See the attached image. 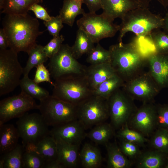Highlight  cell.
I'll return each instance as SVG.
<instances>
[{
  "instance_id": "1",
  "label": "cell",
  "mask_w": 168,
  "mask_h": 168,
  "mask_svg": "<svg viewBox=\"0 0 168 168\" xmlns=\"http://www.w3.org/2000/svg\"><path fill=\"white\" fill-rule=\"evenodd\" d=\"M2 25L7 38L8 47L17 53L23 51L28 54L37 44V37L44 32L39 30L37 19L28 13L6 14Z\"/></svg>"
},
{
  "instance_id": "2",
  "label": "cell",
  "mask_w": 168,
  "mask_h": 168,
  "mask_svg": "<svg viewBox=\"0 0 168 168\" xmlns=\"http://www.w3.org/2000/svg\"><path fill=\"white\" fill-rule=\"evenodd\" d=\"M110 63L116 73L125 82L142 72L147 65V57L137 43L122 42L109 48Z\"/></svg>"
},
{
  "instance_id": "3",
  "label": "cell",
  "mask_w": 168,
  "mask_h": 168,
  "mask_svg": "<svg viewBox=\"0 0 168 168\" xmlns=\"http://www.w3.org/2000/svg\"><path fill=\"white\" fill-rule=\"evenodd\" d=\"M119 25V42L125 34L131 32L139 37L148 36L153 30L162 29L164 18L153 13L147 8L139 7L127 12L121 19Z\"/></svg>"
},
{
  "instance_id": "4",
  "label": "cell",
  "mask_w": 168,
  "mask_h": 168,
  "mask_svg": "<svg viewBox=\"0 0 168 168\" xmlns=\"http://www.w3.org/2000/svg\"><path fill=\"white\" fill-rule=\"evenodd\" d=\"M48 67L55 81L83 77L87 68L77 60L72 47L67 44H62L58 51L49 58Z\"/></svg>"
},
{
  "instance_id": "5",
  "label": "cell",
  "mask_w": 168,
  "mask_h": 168,
  "mask_svg": "<svg viewBox=\"0 0 168 168\" xmlns=\"http://www.w3.org/2000/svg\"><path fill=\"white\" fill-rule=\"evenodd\" d=\"M38 110L46 123L53 127L78 119L77 105L52 95L40 101Z\"/></svg>"
},
{
  "instance_id": "6",
  "label": "cell",
  "mask_w": 168,
  "mask_h": 168,
  "mask_svg": "<svg viewBox=\"0 0 168 168\" xmlns=\"http://www.w3.org/2000/svg\"><path fill=\"white\" fill-rule=\"evenodd\" d=\"M17 53L12 49H0V96L12 91L19 86L23 68Z\"/></svg>"
},
{
  "instance_id": "7",
  "label": "cell",
  "mask_w": 168,
  "mask_h": 168,
  "mask_svg": "<svg viewBox=\"0 0 168 168\" xmlns=\"http://www.w3.org/2000/svg\"><path fill=\"white\" fill-rule=\"evenodd\" d=\"M51 95L77 105L93 95L84 76L55 80Z\"/></svg>"
},
{
  "instance_id": "8",
  "label": "cell",
  "mask_w": 168,
  "mask_h": 168,
  "mask_svg": "<svg viewBox=\"0 0 168 168\" xmlns=\"http://www.w3.org/2000/svg\"><path fill=\"white\" fill-rule=\"evenodd\" d=\"M78 28L86 32L94 43L102 39L114 36L119 31V25L113 23L102 13H85L77 21Z\"/></svg>"
},
{
  "instance_id": "9",
  "label": "cell",
  "mask_w": 168,
  "mask_h": 168,
  "mask_svg": "<svg viewBox=\"0 0 168 168\" xmlns=\"http://www.w3.org/2000/svg\"><path fill=\"white\" fill-rule=\"evenodd\" d=\"M134 100L122 88L116 91L107 100L110 124L115 130L126 124L138 108Z\"/></svg>"
},
{
  "instance_id": "10",
  "label": "cell",
  "mask_w": 168,
  "mask_h": 168,
  "mask_svg": "<svg viewBox=\"0 0 168 168\" xmlns=\"http://www.w3.org/2000/svg\"><path fill=\"white\" fill-rule=\"evenodd\" d=\"M16 124L24 146L30 144L37 145L50 134L49 126L41 114L26 113L19 118Z\"/></svg>"
},
{
  "instance_id": "11",
  "label": "cell",
  "mask_w": 168,
  "mask_h": 168,
  "mask_svg": "<svg viewBox=\"0 0 168 168\" xmlns=\"http://www.w3.org/2000/svg\"><path fill=\"white\" fill-rule=\"evenodd\" d=\"M78 119L86 130L109 118L107 100L92 95L77 105Z\"/></svg>"
},
{
  "instance_id": "12",
  "label": "cell",
  "mask_w": 168,
  "mask_h": 168,
  "mask_svg": "<svg viewBox=\"0 0 168 168\" xmlns=\"http://www.w3.org/2000/svg\"><path fill=\"white\" fill-rule=\"evenodd\" d=\"M122 89L133 100L154 102L161 89L150 73L142 72L125 82Z\"/></svg>"
},
{
  "instance_id": "13",
  "label": "cell",
  "mask_w": 168,
  "mask_h": 168,
  "mask_svg": "<svg viewBox=\"0 0 168 168\" xmlns=\"http://www.w3.org/2000/svg\"><path fill=\"white\" fill-rule=\"evenodd\" d=\"M39 107L34 99L22 91L18 95L5 98L0 101V125Z\"/></svg>"
},
{
  "instance_id": "14",
  "label": "cell",
  "mask_w": 168,
  "mask_h": 168,
  "mask_svg": "<svg viewBox=\"0 0 168 168\" xmlns=\"http://www.w3.org/2000/svg\"><path fill=\"white\" fill-rule=\"evenodd\" d=\"M129 127L146 137L151 135L157 128L156 105L154 102L143 103L132 116Z\"/></svg>"
},
{
  "instance_id": "15",
  "label": "cell",
  "mask_w": 168,
  "mask_h": 168,
  "mask_svg": "<svg viewBox=\"0 0 168 168\" xmlns=\"http://www.w3.org/2000/svg\"><path fill=\"white\" fill-rule=\"evenodd\" d=\"M86 130L83 124L77 119L53 127L50 130V134L55 139L80 146L86 137Z\"/></svg>"
},
{
  "instance_id": "16",
  "label": "cell",
  "mask_w": 168,
  "mask_h": 168,
  "mask_svg": "<svg viewBox=\"0 0 168 168\" xmlns=\"http://www.w3.org/2000/svg\"><path fill=\"white\" fill-rule=\"evenodd\" d=\"M149 71L161 89L168 87V53L154 52L147 55Z\"/></svg>"
},
{
  "instance_id": "17",
  "label": "cell",
  "mask_w": 168,
  "mask_h": 168,
  "mask_svg": "<svg viewBox=\"0 0 168 168\" xmlns=\"http://www.w3.org/2000/svg\"><path fill=\"white\" fill-rule=\"evenodd\" d=\"M102 13L114 21L121 19L129 11L140 7L133 0H101Z\"/></svg>"
},
{
  "instance_id": "18",
  "label": "cell",
  "mask_w": 168,
  "mask_h": 168,
  "mask_svg": "<svg viewBox=\"0 0 168 168\" xmlns=\"http://www.w3.org/2000/svg\"><path fill=\"white\" fill-rule=\"evenodd\" d=\"M116 74L110 62L87 67L84 77L93 91L99 85Z\"/></svg>"
},
{
  "instance_id": "19",
  "label": "cell",
  "mask_w": 168,
  "mask_h": 168,
  "mask_svg": "<svg viewBox=\"0 0 168 168\" xmlns=\"http://www.w3.org/2000/svg\"><path fill=\"white\" fill-rule=\"evenodd\" d=\"M55 139L57 145V161L64 168L77 167L80 161L79 151L80 146L69 144L59 139Z\"/></svg>"
},
{
  "instance_id": "20",
  "label": "cell",
  "mask_w": 168,
  "mask_h": 168,
  "mask_svg": "<svg viewBox=\"0 0 168 168\" xmlns=\"http://www.w3.org/2000/svg\"><path fill=\"white\" fill-rule=\"evenodd\" d=\"M168 156L152 149L142 152L135 161L138 168H164Z\"/></svg>"
},
{
  "instance_id": "21",
  "label": "cell",
  "mask_w": 168,
  "mask_h": 168,
  "mask_svg": "<svg viewBox=\"0 0 168 168\" xmlns=\"http://www.w3.org/2000/svg\"><path fill=\"white\" fill-rule=\"evenodd\" d=\"M20 135L17 127L11 124L0 125V153L3 155L18 144Z\"/></svg>"
},
{
  "instance_id": "22",
  "label": "cell",
  "mask_w": 168,
  "mask_h": 168,
  "mask_svg": "<svg viewBox=\"0 0 168 168\" xmlns=\"http://www.w3.org/2000/svg\"><path fill=\"white\" fill-rule=\"evenodd\" d=\"M105 145L107 154V168H129L132 166L134 162L123 153L116 143L108 142Z\"/></svg>"
},
{
  "instance_id": "23",
  "label": "cell",
  "mask_w": 168,
  "mask_h": 168,
  "mask_svg": "<svg viewBox=\"0 0 168 168\" xmlns=\"http://www.w3.org/2000/svg\"><path fill=\"white\" fill-rule=\"evenodd\" d=\"M43 2V0H0L1 13L23 15L28 13L34 4Z\"/></svg>"
},
{
  "instance_id": "24",
  "label": "cell",
  "mask_w": 168,
  "mask_h": 168,
  "mask_svg": "<svg viewBox=\"0 0 168 168\" xmlns=\"http://www.w3.org/2000/svg\"><path fill=\"white\" fill-rule=\"evenodd\" d=\"M80 160L82 166L85 168H97L100 166L102 157L99 149L88 143L83 146L79 152Z\"/></svg>"
},
{
  "instance_id": "25",
  "label": "cell",
  "mask_w": 168,
  "mask_h": 168,
  "mask_svg": "<svg viewBox=\"0 0 168 168\" xmlns=\"http://www.w3.org/2000/svg\"><path fill=\"white\" fill-rule=\"evenodd\" d=\"M82 0H64L63 6L59 12L63 23L72 27L76 18L85 12L82 8Z\"/></svg>"
},
{
  "instance_id": "26",
  "label": "cell",
  "mask_w": 168,
  "mask_h": 168,
  "mask_svg": "<svg viewBox=\"0 0 168 168\" xmlns=\"http://www.w3.org/2000/svg\"><path fill=\"white\" fill-rule=\"evenodd\" d=\"M115 129L110 124L105 122L94 126L86 133V137L98 144H105L115 134Z\"/></svg>"
},
{
  "instance_id": "27",
  "label": "cell",
  "mask_w": 168,
  "mask_h": 168,
  "mask_svg": "<svg viewBox=\"0 0 168 168\" xmlns=\"http://www.w3.org/2000/svg\"><path fill=\"white\" fill-rule=\"evenodd\" d=\"M125 82L117 74L99 85L92 91L93 95L107 100L118 89L121 88Z\"/></svg>"
},
{
  "instance_id": "28",
  "label": "cell",
  "mask_w": 168,
  "mask_h": 168,
  "mask_svg": "<svg viewBox=\"0 0 168 168\" xmlns=\"http://www.w3.org/2000/svg\"><path fill=\"white\" fill-rule=\"evenodd\" d=\"M94 44L86 32L78 28L77 31L75 42L72 47L74 57L77 59L83 54H87L94 47Z\"/></svg>"
},
{
  "instance_id": "29",
  "label": "cell",
  "mask_w": 168,
  "mask_h": 168,
  "mask_svg": "<svg viewBox=\"0 0 168 168\" xmlns=\"http://www.w3.org/2000/svg\"><path fill=\"white\" fill-rule=\"evenodd\" d=\"M36 151L44 158L45 163L57 160L56 142L50 134L45 137L36 145Z\"/></svg>"
},
{
  "instance_id": "30",
  "label": "cell",
  "mask_w": 168,
  "mask_h": 168,
  "mask_svg": "<svg viewBox=\"0 0 168 168\" xmlns=\"http://www.w3.org/2000/svg\"><path fill=\"white\" fill-rule=\"evenodd\" d=\"M19 86L21 91L40 101L50 95L47 90L39 86L33 80L30 78L28 76H23Z\"/></svg>"
},
{
  "instance_id": "31",
  "label": "cell",
  "mask_w": 168,
  "mask_h": 168,
  "mask_svg": "<svg viewBox=\"0 0 168 168\" xmlns=\"http://www.w3.org/2000/svg\"><path fill=\"white\" fill-rule=\"evenodd\" d=\"M44 46L37 44L28 54L29 57L23 68V76H28L33 68L47 61L49 58L44 51Z\"/></svg>"
},
{
  "instance_id": "32",
  "label": "cell",
  "mask_w": 168,
  "mask_h": 168,
  "mask_svg": "<svg viewBox=\"0 0 168 168\" xmlns=\"http://www.w3.org/2000/svg\"><path fill=\"white\" fill-rule=\"evenodd\" d=\"M151 135L148 142L152 149L168 156V129L157 128Z\"/></svg>"
},
{
  "instance_id": "33",
  "label": "cell",
  "mask_w": 168,
  "mask_h": 168,
  "mask_svg": "<svg viewBox=\"0 0 168 168\" xmlns=\"http://www.w3.org/2000/svg\"><path fill=\"white\" fill-rule=\"evenodd\" d=\"M116 137L119 139L126 140L138 145L140 147H144L149 140L139 132L130 128L126 124L119 129Z\"/></svg>"
},
{
  "instance_id": "34",
  "label": "cell",
  "mask_w": 168,
  "mask_h": 168,
  "mask_svg": "<svg viewBox=\"0 0 168 168\" xmlns=\"http://www.w3.org/2000/svg\"><path fill=\"white\" fill-rule=\"evenodd\" d=\"M25 151L23 145H18L14 148L3 155L1 158L4 162V168H23V156Z\"/></svg>"
},
{
  "instance_id": "35",
  "label": "cell",
  "mask_w": 168,
  "mask_h": 168,
  "mask_svg": "<svg viewBox=\"0 0 168 168\" xmlns=\"http://www.w3.org/2000/svg\"><path fill=\"white\" fill-rule=\"evenodd\" d=\"M148 36L154 47L155 52L168 53V34L159 29L153 30Z\"/></svg>"
},
{
  "instance_id": "36",
  "label": "cell",
  "mask_w": 168,
  "mask_h": 168,
  "mask_svg": "<svg viewBox=\"0 0 168 168\" xmlns=\"http://www.w3.org/2000/svg\"><path fill=\"white\" fill-rule=\"evenodd\" d=\"M110 51L103 48L98 43L88 53L86 61L90 65L110 62Z\"/></svg>"
},
{
  "instance_id": "37",
  "label": "cell",
  "mask_w": 168,
  "mask_h": 168,
  "mask_svg": "<svg viewBox=\"0 0 168 168\" xmlns=\"http://www.w3.org/2000/svg\"><path fill=\"white\" fill-rule=\"evenodd\" d=\"M23 161L25 168H43L45 163L42 156L33 151H25Z\"/></svg>"
},
{
  "instance_id": "38",
  "label": "cell",
  "mask_w": 168,
  "mask_h": 168,
  "mask_svg": "<svg viewBox=\"0 0 168 168\" xmlns=\"http://www.w3.org/2000/svg\"><path fill=\"white\" fill-rule=\"evenodd\" d=\"M120 140L119 147L123 153L128 159L134 162L142 152L140 147L133 143Z\"/></svg>"
},
{
  "instance_id": "39",
  "label": "cell",
  "mask_w": 168,
  "mask_h": 168,
  "mask_svg": "<svg viewBox=\"0 0 168 168\" xmlns=\"http://www.w3.org/2000/svg\"><path fill=\"white\" fill-rule=\"evenodd\" d=\"M43 23L49 34L53 37L59 35L60 30L63 27L62 19L59 15L51 16L49 20L44 21Z\"/></svg>"
},
{
  "instance_id": "40",
  "label": "cell",
  "mask_w": 168,
  "mask_h": 168,
  "mask_svg": "<svg viewBox=\"0 0 168 168\" xmlns=\"http://www.w3.org/2000/svg\"><path fill=\"white\" fill-rule=\"evenodd\" d=\"M156 105L157 127L168 129V104Z\"/></svg>"
},
{
  "instance_id": "41",
  "label": "cell",
  "mask_w": 168,
  "mask_h": 168,
  "mask_svg": "<svg viewBox=\"0 0 168 168\" xmlns=\"http://www.w3.org/2000/svg\"><path fill=\"white\" fill-rule=\"evenodd\" d=\"M64 40V37L62 35L53 37L49 42L44 46V51L49 58L52 57L58 51Z\"/></svg>"
},
{
  "instance_id": "42",
  "label": "cell",
  "mask_w": 168,
  "mask_h": 168,
  "mask_svg": "<svg viewBox=\"0 0 168 168\" xmlns=\"http://www.w3.org/2000/svg\"><path fill=\"white\" fill-rule=\"evenodd\" d=\"M36 68V69L33 79L34 81L38 84L43 82H48L54 86V82L51 80L50 72L44 63L39 64Z\"/></svg>"
},
{
  "instance_id": "43",
  "label": "cell",
  "mask_w": 168,
  "mask_h": 168,
  "mask_svg": "<svg viewBox=\"0 0 168 168\" xmlns=\"http://www.w3.org/2000/svg\"><path fill=\"white\" fill-rule=\"evenodd\" d=\"M39 3H35L30 8V11H32L37 18L44 21L49 20L51 16H50L46 10Z\"/></svg>"
},
{
  "instance_id": "44",
  "label": "cell",
  "mask_w": 168,
  "mask_h": 168,
  "mask_svg": "<svg viewBox=\"0 0 168 168\" xmlns=\"http://www.w3.org/2000/svg\"><path fill=\"white\" fill-rule=\"evenodd\" d=\"M83 3L87 7L89 12L95 13L102 9L101 0H82Z\"/></svg>"
},
{
  "instance_id": "45",
  "label": "cell",
  "mask_w": 168,
  "mask_h": 168,
  "mask_svg": "<svg viewBox=\"0 0 168 168\" xmlns=\"http://www.w3.org/2000/svg\"><path fill=\"white\" fill-rule=\"evenodd\" d=\"M8 47V43L7 36L3 30L0 29V49H5Z\"/></svg>"
},
{
  "instance_id": "46",
  "label": "cell",
  "mask_w": 168,
  "mask_h": 168,
  "mask_svg": "<svg viewBox=\"0 0 168 168\" xmlns=\"http://www.w3.org/2000/svg\"><path fill=\"white\" fill-rule=\"evenodd\" d=\"M43 168H64L57 160L45 162Z\"/></svg>"
},
{
  "instance_id": "47",
  "label": "cell",
  "mask_w": 168,
  "mask_h": 168,
  "mask_svg": "<svg viewBox=\"0 0 168 168\" xmlns=\"http://www.w3.org/2000/svg\"><path fill=\"white\" fill-rule=\"evenodd\" d=\"M163 18V25L162 29L164 32L168 34V12L166 13Z\"/></svg>"
},
{
  "instance_id": "48",
  "label": "cell",
  "mask_w": 168,
  "mask_h": 168,
  "mask_svg": "<svg viewBox=\"0 0 168 168\" xmlns=\"http://www.w3.org/2000/svg\"><path fill=\"white\" fill-rule=\"evenodd\" d=\"M164 168H168V157H167Z\"/></svg>"
}]
</instances>
